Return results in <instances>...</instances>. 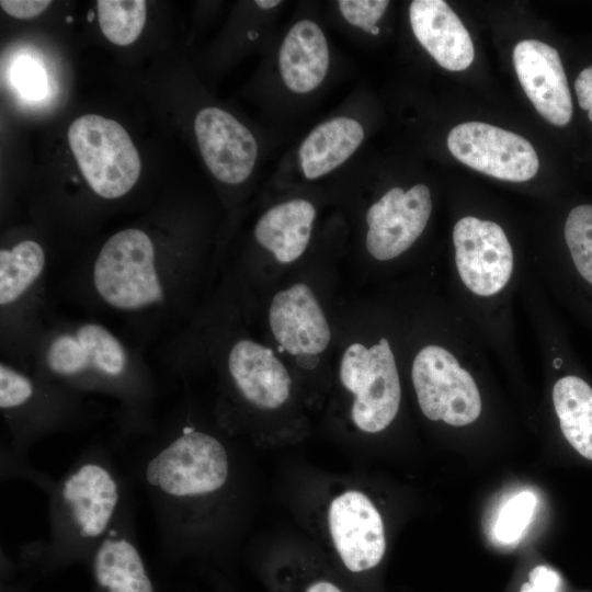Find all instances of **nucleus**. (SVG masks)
Instances as JSON below:
<instances>
[{
    "label": "nucleus",
    "mask_w": 592,
    "mask_h": 592,
    "mask_svg": "<svg viewBox=\"0 0 592 592\" xmlns=\"http://www.w3.org/2000/svg\"><path fill=\"white\" fill-rule=\"evenodd\" d=\"M89 563L96 592H156L138 545L134 494Z\"/></svg>",
    "instance_id": "12"
},
{
    "label": "nucleus",
    "mask_w": 592,
    "mask_h": 592,
    "mask_svg": "<svg viewBox=\"0 0 592 592\" xmlns=\"http://www.w3.org/2000/svg\"><path fill=\"white\" fill-rule=\"evenodd\" d=\"M339 377L353 394L351 415L357 429L377 433L392 422L399 410L401 387L386 338L371 348L361 343L349 345L341 358Z\"/></svg>",
    "instance_id": "6"
},
{
    "label": "nucleus",
    "mask_w": 592,
    "mask_h": 592,
    "mask_svg": "<svg viewBox=\"0 0 592 592\" xmlns=\"http://www.w3.org/2000/svg\"><path fill=\"white\" fill-rule=\"evenodd\" d=\"M327 38L317 23L301 20L286 34L278 52V67L285 86L296 93L315 90L329 68Z\"/></svg>",
    "instance_id": "18"
},
{
    "label": "nucleus",
    "mask_w": 592,
    "mask_h": 592,
    "mask_svg": "<svg viewBox=\"0 0 592 592\" xmlns=\"http://www.w3.org/2000/svg\"><path fill=\"white\" fill-rule=\"evenodd\" d=\"M519 81L536 111L556 126L572 117V100L558 52L536 39L519 42L513 49Z\"/></svg>",
    "instance_id": "14"
},
{
    "label": "nucleus",
    "mask_w": 592,
    "mask_h": 592,
    "mask_svg": "<svg viewBox=\"0 0 592 592\" xmlns=\"http://www.w3.org/2000/svg\"><path fill=\"white\" fill-rule=\"evenodd\" d=\"M99 25L113 44L126 46L140 35L146 22L144 0H99Z\"/></svg>",
    "instance_id": "23"
},
{
    "label": "nucleus",
    "mask_w": 592,
    "mask_h": 592,
    "mask_svg": "<svg viewBox=\"0 0 592 592\" xmlns=\"http://www.w3.org/2000/svg\"><path fill=\"white\" fill-rule=\"evenodd\" d=\"M574 90L581 109H592V66L584 68L574 81Z\"/></svg>",
    "instance_id": "30"
},
{
    "label": "nucleus",
    "mask_w": 592,
    "mask_h": 592,
    "mask_svg": "<svg viewBox=\"0 0 592 592\" xmlns=\"http://www.w3.org/2000/svg\"><path fill=\"white\" fill-rule=\"evenodd\" d=\"M130 459L133 482L141 488L171 558L209 544L225 509L232 478L226 445L193 424L169 428Z\"/></svg>",
    "instance_id": "1"
},
{
    "label": "nucleus",
    "mask_w": 592,
    "mask_h": 592,
    "mask_svg": "<svg viewBox=\"0 0 592 592\" xmlns=\"http://www.w3.org/2000/svg\"><path fill=\"white\" fill-rule=\"evenodd\" d=\"M413 34L443 68L467 69L474 61L471 37L457 14L443 0H414L409 8Z\"/></svg>",
    "instance_id": "17"
},
{
    "label": "nucleus",
    "mask_w": 592,
    "mask_h": 592,
    "mask_svg": "<svg viewBox=\"0 0 592 592\" xmlns=\"http://www.w3.org/2000/svg\"><path fill=\"white\" fill-rule=\"evenodd\" d=\"M12 82L19 92L32 100L45 96L48 84L42 65L30 57H21L12 66Z\"/></svg>",
    "instance_id": "26"
},
{
    "label": "nucleus",
    "mask_w": 592,
    "mask_h": 592,
    "mask_svg": "<svg viewBox=\"0 0 592 592\" xmlns=\"http://www.w3.org/2000/svg\"><path fill=\"white\" fill-rule=\"evenodd\" d=\"M364 139L362 125L350 117H335L318 125L299 147L304 175L314 180L345 162Z\"/></svg>",
    "instance_id": "20"
},
{
    "label": "nucleus",
    "mask_w": 592,
    "mask_h": 592,
    "mask_svg": "<svg viewBox=\"0 0 592 592\" xmlns=\"http://www.w3.org/2000/svg\"><path fill=\"white\" fill-rule=\"evenodd\" d=\"M130 477L102 444L83 449L46 492L48 536L21 546L46 566L89 561L133 493Z\"/></svg>",
    "instance_id": "2"
},
{
    "label": "nucleus",
    "mask_w": 592,
    "mask_h": 592,
    "mask_svg": "<svg viewBox=\"0 0 592 592\" xmlns=\"http://www.w3.org/2000/svg\"><path fill=\"white\" fill-rule=\"evenodd\" d=\"M194 130L202 157L217 180L239 184L251 174L258 156L257 140L230 113L205 107L195 117Z\"/></svg>",
    "instance_id": "13"
},
{
    "label": "nucleus",
    "mask_w": 592,
    "mask_h": 592,
    "mask_svg": "<svg viewBox=\"0 0 592 592\" xmlns=\"http://www.w3.org/2000/svg\"><path fill=\"white\" fill-rule=\"evenodd\" d=\"M306 592H342L337 585L328 581H317L309 585Z\"/></svg>",
    "instance_id": "31"
},
{
    "label": "nucleus",
    "mask_w": 592,
    "mask_h": 592,
    "mask_svg": "<svg viewBox=\"0 0 592 592\" xmlns=\"http://www.w3.org/2000/svg\"><path fill=\"white\" fill-rule=\"evenodd\" d=\"M68 143L90 187L103 198L125 195L137 182L141 162L125 128L95 114L76 118Z\"/></svg>",
    "instance_id": "5"
},
{
    "label": "nucleus",
    "mask_w": 592,
    "mask_h": 592,
    "mask_svg": "<svg viewBox=\"0 0 592 592\" xmlns=\"http://www.w3.org/2000/svg\"><path fill=\"white\" fill-rule=\"evenodd\" d=\"M333 545L344 566L360 572L377 566L386 549L382 516L371 499L349 490L335 497L328 510Z\"/></svg>",
    "instance_id": "11"
},
{
    "label": "nucleus",
    "mask_w": 592,
    "mask_h": 592,
    "mask_svg": "<svg viewBox=\"0 0 592 592\" xmlns=\"http://www.w3.org/2000/svg\"><path fill=\"white\" fill-rule=\"evenodd\" d=\"M92 282L101 299L121 311L147 309L164 297L155 246L137 228L121 230L103 244L93 264Z\"/></svg>",
    "instance_id": "4"
},
{
    "label": "nucleus",
    "mask_w": 592,
    "mask_h": 592,
    "mask_svg": "<svg viewBox=\"0 0 592 592\" xmlns=\"http://www.w3.org/2000/svg\"><path fill=\"white\" fill-rule=\"evenodd\" d=\"M563 236L578 278L592 289V204H581L569 212Z\"/></svg>",
    "instance_id": "24"
},
{
    "label": "nucleus",
    "mask_w": 592,
    "mask_h": 592,
    "mask_svg": "<svg viewBox=\"0 0 592 592\" xmlns=\"http://www.w3.org/2000/svg\"><path fill=\"white\" fill-rule=\"evenodd\" d=\"M528 578L521 592H557L560 584L559 574L545 566L534 568Z\"/></svg>",
    "instance_id": "28"
},
{
    "label": "nucleus",
    "mask_w": 592,
    "mask_h": 592,
    "mask_svg": "<svg viewBox=\"0 0 592 592\" xmlns=\"http://www.w3.org/2000/svg\"><path fill=\"white\" fill-rule=\"evenodd\" d=\"M553 402L566 440L592 460V386L574 374L560 377L553 388Z\"/></svg>",
    "instance_id": "21"
},
{
    "label": "nucleus",
    "mask_w": 592,
    "mask_h": 592,
    "mask_svg": "<svg viewBox=\"0 0 592 592\" xmlns=\"http://www.w3.org/2000/svg\"><path fill=\"white\" fill-rule=\"evenodd\" d=\"M431 209L430 190L424 184L387 191L366 213L369 254L385 261L407 251L424 230Z\"/></svg>",
    "instance_id": "10"
},
{
    "label": "nucleus",
    "mask_w": 592,
    "mask_h": 592,
    "mask_svg": "<svg viewBox=\"0 0 592 592\" xmlns=\"http://www.w3.org/2000/svg\"><path fill=\"white\" fill-rule=\"evenodd\" d=\"M271 331L291 355H316L329 345L331 331L312 289L296 283L277 292L269 308Z\"/></svg>",
    "instance_id": "15"
},
{
    "label": "nucleus",
    "mask_w": 592,
    "mask_h": 592,
    "mask_svg": "<svg viewBox=\"0 0 592 592\" xmlns=\"http://www.w3.org/2000/svg\"><path fill=\"white\" fill-rule=\"evenodd\" d=\"M588 117H589V119L592 122V109H590V110L588 111Z\"/></svg>",
    "instance_id": "33"
},
{
    "label": "nucleus",
    "mask_w": 592,
    "mask_h": 592,
    "mask_svg": "<svg viewBox=\"0 0 592 592\" xmlns=\"http://www.w3.org/2000/svg\"><path fill=\"white\" fill-rule=\"evenodd\" d=\"M453 241L458 274L473 293L491 296L506 285L513 271V251L498 224L463 217L454 226Z\"/></svg>",
    "instance_id": "9"
},
{
    "label": "nucleus",
    "mask_w": 592,
    "mask_h": 592,
    "mask_svg": "<svg viewBox=\"0 0 592 592\" xmlns=\"http://www.w3.org/2000/svg\"><path fill=\"white\" fill-rule=\"evenodd\" d=\"M412 383L423 414L454 426L474 422L481 411L478 387L455 356L439 345H426L414 357Z\"/></svg>",
    "instance_id": "7"
},
{
    "label": "nucleus",
    "mask_w": 592,
    "mask_h": 592,
    "mask_svg": "<svg viewBox=\"0 0 592 592\" xmlns=\"http://www.w3.org/2000/svg\"><path fill=\"white\" fill-rule=\"evenodd\" d=\"M44 362L50 377L62 386L116 395L133 417V431H138L137 424L143 429L138 417L148 401V387L130 374L125 346L107 328L88 322L58 334L48 344Z\"/></svg>",
    "instance_id": "3"
},
{
    "label": "nucleus",
    "mask_w": 592,
    "mask_h": 592,
    "mask_svg": "<svg viewBox=\"0 0 592 592\" xmlns=\"http://www.w3.org/2000/svg\"><path fill=\"white\" fill-rule=\"evenodd\" d=\"M388 4L387 0H340L338 2L341 14L350 24L375 35L379 33L376 22L383 16Z\"/></svg>",
    "instance_id": "27"
},
{
    "label": "nucleus",
    "mask_w": 592,
    "mask_h": 592,
    "mask_svg": "<svg viewBox=\"0 0 592 592\" xmlns=\"http://www.w3.org/2000/svg\"><path fill=\"white\" fill-rule=\"evenodd\" d=\"M447 147L464 164L504 181H527L539 167L537 153L528 140L481 122L455 126L447 136Z\"/></svg>",
    "instance_id": "8"
},
{
    "label": "nucleus",
    "mask_w": 592,
    "mask_h": 592,
    "mask_svg": "<svg viewBox=\"0 0 592 592\" xmlns=\"http://www.w3.org/2000/svg\"><path fill=\"white\" fill-rule=\"evenodd\" d=\"M47 0H1L2 10L16 19H31L47 9L50 4Z\"/></svg>",
    "instance_id": "29"
},
{
    "label": "nucleus",
    "mask_w": 592,
    "mask_h": 592,
    "mask_svg": "<svg viewBox=\"0 0 592 592\" xmlns=\"http://www.w3.org/2000/svg\"><path fill=\"white\" fill-rule=\"evenodd\" d=\"M315 217L310 202L291 200L273 206L259 218L254 237L278 262L291 263L305 252Z\"/></svg>",
    "instance_id": "19"
},
{
    "label": "nucleus",
    "mask_w": 592,
    "mask_h": 592,
    "mask_svg": "<svg viewBox=\"0 0 592 592\" xmlns=\"http://www.w3.org/2000/svg\"><path fill=\"white\" fill-rule=\"evenodd\" d=\"M257 5L263 10H270L272 8L277 7L281 1L280 0H258L255 1Z\"/></svg>",
    "instance_id": "32"
},
{
    "label": "nucleus",
    "mask_w": 592,
    "mask_h": 592,
    "mask_svg": "<svg viewBox=\"0 0 592 592\" xmlns=\"http://www.w3.org/2000/svg\"><path fill=\"white\" fill-rule=\"evenodd\" d=\"M227 368L234 387L251 406L273 410L291 395L292 379L273 351L249 339L237 341L230 349Z\"/></svg>",
    "instance_id": "16"
},
{
    "label": "nucleus",
    "mask_w": 592,
    "mask_h": 592,
    "mask_svg": "<svg viewBox=\"0 0 592 592\" xmlns=\"http://www.w3.org/2000/svg\"><path fill=\"white\" fill-rule=\"evenodd\" d=\"M536 502V497L531 491H522L510 498L496 520L493 527L496 538L503 544L517 540L533 517Z\"/></svg>",
    "instance_id": "25"
},
{
    "label": "nucleus",
    "mask_w": 592,
    "mask_h": 592,
    "mask_svg": "<svg viewBox=\"0 0 592 592\" xmlns=\"http://www.w3.org/2000/svg\"><path fill=\"white\" fill-rule=\"evenodd\" d=\"M46 255L34 240H23L0 251V305L7 307L21 298L39 278Z\"/></svg>",
    "instance_id": "22"
}]
</instances>
